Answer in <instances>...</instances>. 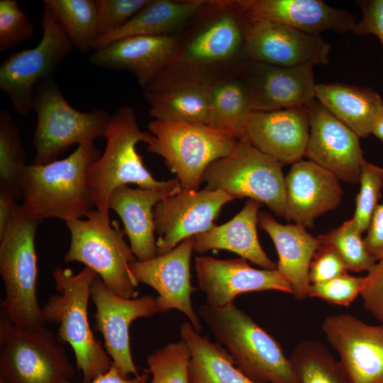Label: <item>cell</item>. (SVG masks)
Listing matches in <instances>:
<instances>
[{
    "label": "cell",
    "instance_id": "6da1fadb",
    "mask_svg": "<svg viewBox=\"0 0 383 383\" xmlns=\"http://www.w3.org/2000/svg\"><path fill=\"white\" fill-rule=\"evenodd\" d=\"M248 19L235 1H207L178 33L169 62L145 90L181 82H212L240 69Z\"/></svg>",
    "mask_w": 383,
    "mask_h": 383
},
{
    "label": "cell",
    "instance_id": "4dcf8cb0",
    "mask_svg": "<svg viewBox=\"0 0 383 383\" xmlns=\"http://www.w3.org/2000/svg\"><path fill=\"white\" fill-rule=\"evenodd\" d=\"M243 67L212 82L209 91V126L227 131L238 139L243 138L247 122L255 111Z\"/></svg>",
    "mask_w": 383,
    "mask_h": 383
},
{
    "label": "cell",
    "instance_id": "60d3db41",
    "mask_svg": "<svg viewBox=\"0 0 383 383\" xmlns=\"http://www.w3.org/2000/svg\"><path fill=\"white\" fill-rule=\"evenodd\" d=\"M150 0H96L97 37L125 25Z\"/></svg>",
    "mask_w": 383,
    "mask_h": 383
},
{
    "label": "cell",
    "instance_id": "9c48e42d",
    "mask_svg": "<svg viewBox=\"0 0 383 383\" xmlns=\"http://www.w3.org/2000/svg\"><path fill=\"white\" fill-rule=\"evenodd\" d=\"M153 136L147 151L162 157L184 189L199 190L204 174L213 162L228 155L238 138L206 124L153 120Z\"/></svg>",
    "mask_w": 383,
    "mask_h": 383
},
{
    "label": "cell",
    "instance_id": "d4e9b609",
    "mask_svg": "<svg viewBox=\"0 0 383 383\" xmlns=\"http://www.w3.org/2000/svg\"><path fill=\"white\" fill-rule=\"evenodd\" d=\"M179 182L164 189L132 188L123 185L111 194L109 209L121 219L129 245L138 261L157 256L153 210L157 204L178 192Z\"/></svg>",
    "mask_w": 383,
    "mask_h": 383
},
{
    "label": "cell",
    "instance_id": "277c9868",
    "mask_svg": "<svg viewBox=\"0 0 383 383\" xmlns=\"http://www.w3.org/2000/svg\"><path fill=\"white\" fill-rule=\"evenodd\" d=\"M96 275L87 267L77 274L71 269L55 267L52 276L57 293L42 307L45 323L57 324L59 338L72 347L83 383L106 372L112 364L89 321L91 286Z\"/></svg>",
    "mask_w": 383,
    "mask_h": 383
},
{
    "label": "cell",
    "instance_id": "d6986e66",
    "mask_svg": "<svg viewBox=\"0 0 383 383\" xmlns=\"http://www.w3.org/2000/svg\"><path fill=\"white\" fill-rule=\"evenodd\" d=\"M308 109L310 131L305 156L340 181L359 183L366 161L360 137L318 101Z\"/></svg>",
    "mask_w": 383,
    "mask_h": 383
},
{
    "label": "cell",
    "instance_id": "f35d334b",
    "mask_svg": "<svg viewBox=\"0 0 383 383\" xmlns=\"http://www.w3.org/2000/svg\"><path fill=\"white\" fill-rule=\"evenodd\" d=\"M34 28L15 0L0 1V52L30 39Z\"/></svg>",
    "mask_w": 383,
    "mask_h": 383
},
{
    "label": "cell",
    "instance_id": "bcb514c9",
    "mask_svg": "<svg viewBox=\"0 0 383 383\" xmlns=\"http://www.w3.org/2000/svg\"><path fill=\"white\" fill-rule=\"evenodd\" d=\"M149 372L147 369L141 374L134 375L133 378L123 376L116 367L112 363L110 368L105 372L96 376L89 383H147ZM60 383H73L70 380H65Z\"/></svg>",
    "mask_w": 383,
    "mask_h": 383
},
{
    "label": "cell",
    "instance_id": "681fc988",
    "mask_svg": "<svg viewBox=\"0 0 383 383\" xmlns=\"http://www.w3.org/2000/svg\"><path fill=\"white\" fill-rule=\"evenodd\" d=\"M0 383H8V382L2 376L0 375Z\"/></svg>",
    "mask_w": 383,
    "mask_h": 383
},
{
    "label": "cell",
    "instance_id": "603a6c76",
    "mask_svg": "<svg viewBox=\"0 0 383 383\" xmlns=\"http://www.w3.org/2000/svg\"><path fill=\"white\" fill-rule=\"evenodd\" d=\"M284 179L289 218L306 228L341 203L339 179L310 160L292 164Z\"/></svg>",
    "mask_w": 383,
    "mask_h": 383
},
{
    "label": "cell",
    "instance_id": "9a60e30c",
    "mask_svg": "<svg viewBox=\"0 0 383 383\" xmlns=\"http://www.w3.org/2000/svg\"><path fill=\"white\" fill-rule=\"evenodd\" d=\"M321 327L351 383H383V323L339 313L326 316Z\"/></svg>",
    "mask_w": 383,
    "mask_h": 383
},
{
    "label": "cell",
    "instance_id": "ab89813d",
    "mask_svg": "<svg viewBox=\"0 0 383 383\" xmlns=\"http://www.w3.org/2000/svg\"><path fill=\"white\" fill-rule=\"evenodd\" d=\"M366 281V276L355 277L347 272L324 282L311 284L309 297L349 306L360 294Z\"/></svg>",
    "mask_w": 383,
    "mask_h": 383
},
{
    "label": "cell",
    "instance_id": "5bb4252c",
    "mask_svg": "<svg viewBox=\"0 0 383 383\" xmlns=\"http://www.w3.org/2000/svg\"><path fill=\"white\" fill-rule=\"evenodd\" d=\"M91 299L96 306L95 329L104 340V349L120 373L138 374L131 350L130 326L136 319L159 313L156 298L146 295L124 298L110 289L96 275L91 286Z\"/></svg>",
    "mask_w": 383,
    "mask_h": 383
},
{
    "label": "cell",
    "instance_id": "e0dca14e",
    "mask_svg": "<svg viewBox=\"0 0 383 383\" xmlns=\"http://www.w3.org/2000/svg\"><path fill=\"white\" fill-rule=\"evenodd\" d=\"M193 245L194 237L189 238L165 254L146 261H135L130 270L138 283L150 286L158 294L156 303L159 313L178 310L201 333V321L192 302L194 290L190 273Z\"/></svg>",
    "mask_w": 383,
    "mask_h": 383
},
{
    "label": "cell",
    "instance_id": "d6a6232c",
    "mask_svg": "<svg viewBox=\"0 0 383 383\" xmlns=\"http://www.w3.org/2000/svg\"><path fill=\"white\" fill-rule=\"evenodd\" d=\"M72 45L82 52L97 38V5L93 0H44Z\"/></svg>",
    "mask_w": 383,
    "mask_h": 383
},
{
    "label": "cell",
    "instance_id": "7c38bea8",
    "mask_svg": "<svg viewBox=\"0 0 383 383\" xmlns=\"http://www.w3.org/2000/svg\"><path fill=\"white\" fill-rule=\"evenodd\" d=\"M39 43L9 56L0 67V89L10 98L15 111L27 115L33 106L36 86L52 77L72 50V45L51 9L42 14Z\"/></svg>",
    "mask_w": 383,
    "mask_h": 383
},
{
    "label": "cell",
    "instance_id": "ffe728a7",
    "mask_svg": "<svg viewBox=\"0 0 383 383\" xmlns=\"http://www.w3.org/2000/svg\"><path fill=\"white\" fill-rule=\"evenodd\" d=\"M243 70L255 111L309 107L316 100L313 65L281 67L248 61Z\"/></svg>",
    "mask_w": 383,
    "mask_h": 383
},
{
    "label": "cell",
    "instance_id": "f6af8a7d",
    "mask_svg": "<svg viewBox=\"0 0 383 383\" xmlns=\"http://www.w3.org/2000/svg\"><path fill=\"white\" fill-rule=\"evenodd\" d=\"M364 238L366 248L376 260L383 258V202L379 204L372 218Z\"/></svg>",
    "mask_w": 383,
    "mask_h": 383
},
{
    "label": "cell",
    "instance_id": "2e32d148",
    "mask_svg": "<svg viewBox=\"0 0 383 383\" xmlns=\"http://www.w3.org/2000/svg\"><path fill=\"white\" fill-rule=\"evenodd\" d=\"M331 45L320 35L309 34L270 21L248 20L245 55L248 61L274 66L326 65Z\"/></svg>",
    "mask_w": 383,
    "mask_h": 383
},
{
    "label": "cell",
    "instance_id": "ba28073f",
    "mask_svg": "<svg viewBox=\"0 0 383 383\" xmlns=\"http://www.w3.org/2000/svg\"><path fill=\"white\" fill-rule=\"evenodd\" d=\"M33 109L37 126L33 143L35 149L33 164L45 165L74 145L94 143L104 137L111 119L102 109L82 112L74 109L64 97L53 76L35 87Z\"/></svg>",
    "mask_w": 383,
    "mask_h": 383
},
{
    "label": "cell",
    "instance_id": "7a4b0ae2",
    "mask_svg": "<svg viewBox=\"0 0 383 383\" xmlns=\"http://www.w3.org/2000/svg\"><path fill=\"white\" fill-rule=\"evenodd\" d=\"M101 155L90 143L78 146L65 159L28 165L23 184V209L40 221L55 218L66 222L85 217L96 209L87 173Z\"/></svg>",
    "mask_w": 383,
    "mask_h": 383
},
{
    "label": "cell",
    "instance_id": "7402d4cb",
    "mask_svg": "<svg viewBox=\"0 0 383 383\" xmlns=\"http://www.w3.org/2000/svg\"><path fill=\"white\" fill-rule=\"evenodd\" d=\"M235 4L250 21H270L320 35L327 30L338 33L352 30L357 22L349 11L336 9L321 0H236Z\"/></svg>",
    "mask_w": 383,
    "mask_h": 383
},
{
    "label": "cell",
    "instance_id": "52a82bcc",
    "mask_svg": "<svg viewBox=\"0 0 383 383\" xmlns=\"http://www.w3.org/2000/svg\"><path fill=\"white\" fill-rule=\"evenodd\" d=\"M84 218L65 222L70 244L65 261L83 263L118 295L137 297L138 282L130 266L138 260L126 243L118 221H111L110 217L96 209Z\"/></svg>",
    "mask_w": 383,
    "mask_h": 383
},
{
    "label": "cell",
    "instance_id": "484cf974",
    "mask_svg": "<svg viewBox=\"0 0 383 383\" xmlns=\"http://www.w3.org/2000/svg\"><path fill=\"white\" fill-rule=\"evenodd\" d=\"M258 223L277 250V270L292 285L294 297L305 299L311 286L310 265L321 246L318 237L310 234L301 225L282 224L265 212L259 213Z\"/></svg>",
    "mask_w": 383,
    "mask_h": 383
},
{
    "label": "cell",
    "instance_id": "cb8c5ba5",
    "mask_svg": "<svg viewBox=\"0 0 383 383\" xmlns=\"http://www.w3.org/2000/svg\"><path fill=\"white\" fill-rule=\"evenodd\" d=\"M177 41L178 34L128 37L96 50L89 60L99 67L131 72L145 89L169 62Z\"/></svg>",
    "mask_w": 383,
    "mask_h": 383
},
{
    "label": "cell",
    "instance_id": "8d00e7d4",
    "mask_svg": "<svg viewBox=\"0 0 383 383\" xmlns=\"http://www.w3.org/2000/svg\"><path fill=\"white\" fill-rule=\"evenodd\" d=\"M190 351L181 340L157 350L147 359L150 383H191L189 375Z\"/></svg>",
    "mask_w": 383,
    "mask_h": 383
},
{
    "label": "cell",
    "instance_id": "4fadbf2b",
    "mask_svg": "<svg viewBox=\"0 0 383 383\" xmlns=\"http://www.w3.org/2000/svg\"><path fill=\"white\" fill-rule=\"evenodd\" d=\"M233 200L221 189L205 187L182 189L160 201L153 210L157 255L211 229L223 206Z\"/></svg>",
    "mask_w": 383,
    "mask_h": 383
},
{
    "label": "cell",
    "instance_id": "d590c367",
    "mask_svg": "<svg viewBox=\"0 0 383 383\" xmlns=\"http://www.w3.org/2000/svg\"><path fill=\"white\" fill-rule=\"evenodd\" d=\"M362 233L352 218L318 237L321 245L334 249L348 271H369L377 261L368 252Z\"/></svg>",
    "mask_w": 383,
    "mask_h": 383
},
{
    "label": "cell",
    "instance_id": "30bf717a",
    "mask_svg": "<svg viewBox=\"0 0 383 383\" xmlns=\"http://www.w3.org/2000/svg\"><path fill=\"white\" fill-rule=\"evenodd\" d=\"M283 165L246 140L238 139L228 155L207 167L202 182L206 188L221 189L234 199L248 198L264 204L289 221Z\"/></svg>",
    "mask_w": 383,
    "mask_h": 383
},
{
    "label": "cell",
    "instance_id": "8fae6325",
    "mask_svg": "<svg viewBox=\"0 0 383 383\" xmlns=\"http://www.w3.org/2000/svg\"><path fill=\"white\" fill-rule=\"evenodd\" d=\"M75 369L55 335L45 327L13 325L1 311L0 375L8 383H60Z\"/></svg>",
    "mask_w": 383,
    "mask_h": 383
},
{
    "label": "cell",
    "instance_id": "e575fe53",
    "mask_svg": "<svg viewBox=\"0 0 383 383\" xmlns=\"http://www.w3.org/2000/svg\"><path fill=\"white\" fill-rule=\"evenodd\" d=\"M28 165L26 162L19 131L11 114L0 111V188L18 199L22 197L23 184Z\"/></svg>",
    "mask_w": 383,
    "mask_h": 383
},
{
    "label": "cell",
    "instance_id": "b9f144b4",
    "mask_svg": "<svg viewBox=\"0 0 383 383\" xmlns=\"http://www.w3.org/2000/svg\"><path fill=\"white\" fill-rule=\"evenodd\" d=\"M348 271L345 264L334 249L321 245L310 265V283L324 282Z\"/></svg>",
    "mask_w": 383,
    "mask_h": 383
},
{
    "label": "cell",
    "instance_id": "7dc6e473",
    "mask_svg": "<svg viewBox=\"0 0 383 383\" xmlns=\"http://www.w3.org/2000/svg\"><path fill=\"white\" fill-rule=\"evenodd\" d=\"M16 200L11 193L0 188V237L5 233L18 205Z\"/></svg>",
    "mask_w": 383,
    "mask_h": 383
},
{
    "label": "cell",
    "instance_id": "1f68e13d",
    "mask_svg": "<svg viewBox=\"0 0 383 383\" xmlns=\"http://www.w3.org/2000/svg\"><path fill=\"white\" fill-rule=\"evenodd\" d=\"M179 335L190 351L191 383H255L235 365L223 347L204 338L191 324H181Z\"/></svg>",
    "mask_w": 383,
    "mask_h": 383
},
{
    "label": "cell",
    "instance_id": "ee69618b",
    "mask_svg": "<svg viewBox=\"0 0 383 383\" xmlns=\"http://www.w3.org/2000/svg\"><path fill=\"white\" fill-rule=\"evenodd\" d=\"M362 18L357 21L351 32L357 36L374 35L383 48V0L358 1Z\"/></svg>",
    "mask_w": 383,
    "mask_h": 383
},
{
    "label": "cell",
    "instance_id": "44dd1931",
    "mask_svg": "<svg viewBox=\"0 0 383 383\" xmlns=\"http://www.w3.org/2000/svg\"><path fill=\"white\" fill-rule=\"evenodd\" d=\"M309 131L308 107L254 111L242 139L283 165L294 164L306 155Z\"/></svg>",
    "mask_w": 383,
    "mask_h": 383
},
{
    "label": "cell",
    "instance_id": "f546056e",
    "mask_svg": "<svg viewBox=\"0 0 383 383\" xmlns=\"http://www.w3.org/2000/svg\"><path fill=\"white\" fill-rule=\"evenodd\" d=\"M211 83L181 82L145 90L150 116L160 121L209 125Z\"/></svg>",
    "mask_w": 383,
    "mask_h": 383
},
{
    "label": "cell",
    "instance_id": "8992f818",
    "mask_svg": "<svg viewBox=\"0 0 383 383\" xmlns=\"http://www.w3.org/2000/svg\"><path fill=\"white\" fill-rule=\"evenodd\" d=\"M42 221L18 205L4 235L0 237V274L6 296L1 312L15 326L36 329L45 327L37 296V229Z\"/></svg>",
    "mask_w": 383,
    "mask_h": 383
},
{
    "label": "cell",
    "instance_id": "83f0119b",
    "mask_svg": "<svg viewBox=\"0 0 383 383\" xmlns=\"http://www.w3.org/2000/svg\"><path fill=\"white\" fill-rule=\"evenodd\" d=\"M206 2V0H150L125 25L97 37L92 48L98 50L131 36L178 34Z\"/></svg>",
    "mask_w": 383,
    "mask_h": 383
},
{
    "label": "cell",
    "instance_id": "74e56055",
    "mask_svg": "<svg viewBox=\"0 0 383 383\" xmlns=\"http://www.w3.org/2000/svg\"><path fill=\"white\" fill-rule=\"evenodd\" d=\"M360 190L355 199L352 218L361 233L367 231L373 214L379 204L383 188V168L365 161L360 177Z\"/></svg>",
    "mask_w": 383,
    "mask_h": 383
},
{
    "label": "cell",
    "instance_id": "c3c4849f",
    "mask_svg": "<svg viewBox=\"0 0 383 383\" xmlns=\"http://www.w3.org/2000/svg\"><path fill=\"white\" fill-rule=\"evenodd\" d=\"M372 134L383 143V112L376 122L372 129Z\"/></svg>",
    "mask_w": 383,
    "mask_h": 383
},
{
    "label": "cell",
    "instance_id": "3957f363",
    "mask_svg": "<svg viewBox=\"0 0 383 383\" xmlns=\"http://www.w3.org/2000/svg\"><path fill=\"white\" fill-rule=\"evenodd\" d=\"M197 313L250 379L255 383H301L281 345L234 303L223 307L206 303Z\"/></svg>",
    "mask_w": 383,
    "mask_h": 383
},
{
    "label": "cell",
    "instance_id": "4316f807",
    "mask_svg": "<svg viewBox=\"0 0 383 383\" xmlns=\"http://www.w3.org/2000/svg\"><path fill=\"white\" fill-rule=\"evenodd\" d=\"M262 204L248 199L231 220L194 237L193 250L204 253L212 250L233 252L265 270H277L262 249L257 236L259 210Z\"/></svg>",
    "mask_w": 383,
    "mask_h": 383
},
{
    "label": "cell",
    "instance_id": "5b68a950",
    "mask_svg": "<svg viewBox=\"0 0 383 383\" xmlns=\"http://www.w3.org/2000/svg\"><path fill=\"white\" fill-rule=\"evenodd\" d=\"M104 138V151L87 177L96 209L103 215L109 217V198L121 186L135 184L140 188L164 189L179 182L176 178L157 180L144 165L136 145L140 142L149 144L153 136L140 129L131 106H123L111 116Z\"/></svg>",
    "mask_w": 383,
    "mask_h": 383
},
{
    "label": "cell",
    "instance_id": "ac0fdd59",
    "mask_svg": "<svg viewBox=\"0 0 383 383\" xmlns=\"http://www.w3.org/2000/svg\"><path fill=\"white\" fill-rule=\"evenodd\" d=\"M194 264L199 289L206 303L213 307L226 306L248 292L275 290L293 294L292 285L277 270L254 268L242 257L196 256Z\"/></svg>",
    "mask_w": 383,
    "mask_h": 383
},
{
    "label": "cell",
    "instance_id": "7bdbcfd3",
    "mask_svg": "<svg viewBox=\"0 0 383 383\" xmlns=\"http://www.w3.org/2000/svg\"><path fill=\"white\" fill-rule=\"evenodd\" d=\"M366 284L360 293L365 309L383 323V258L368 271Z\"/></svg>",
    "mask_w": 383,
    "mask_h": 383
},
{
    "label": "cell",
    "instance_id": "836d02e7",
    "mask_svg": "<svg viewBox=\"0 0 383 383\" xmlns=\"http://www.w3.org/2000/svg\"><path fill=\"white\" fill-rule=\"evenodd\" d=\"M289 359L301 383H351L339 361L320 341L300 342Z\"/></svg>",
    "mask_w": 383,
    "mask_h": 383
},
{
    "label": "cell",
    "instance_id": "f1b7e54d",
    "mask_svg": "<svg viewBox=\"0 0 383 383\" xmlns=\"http://www.w3.org/2000/svg\"><path fill=\"white\" fill-rule=\"evenodd\" d=\"M316 99L360 138L372 134L383 112L382 97L369 87L319 83L316 86Z\"/></svg>",
    "mask_w": 383,
    "mask_h": 383
}]
</instances>
